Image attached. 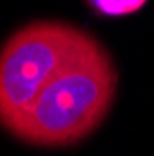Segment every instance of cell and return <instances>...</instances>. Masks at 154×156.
<instances>
[{"instance_id": "6da1fadb", "label": "cell", "mask_w": 154, "mask_h": 156, "mask_svg": "<svg viewBox=\"0 0 154 156\" xmlns=\"http://www.w3.org/2000/svg\"><path fill=\"white\" fill-rule=\"evenodd\" d=\"M117 69L89 35L35 99L15 138L37 147H69L95 132L117 93Z\"/></svg>"}, {"instance_id": "7a4b0ae2", "label": "cell", "mask_w": 154, "mask_h": 156, "mask_svg": "<svg viewBox=\"0 0 154 156\" xmlns=\"http://www.w3.org/2000/svg\"><path fill=\"white\" fill-rule=\"evenodd\" d=\"M89 34L60 21H37L17 30L0 48V125L11 136L35 99Z\"/></svg>"}, {"instance_id": "3957f363", "label": "cell", "mask_w": 154, "mask_h": 156, "mask_svg": "<svg viewBox=\"0 0 154 156\" xmlns=\"http://www.w3.org/2000/svg\"><path fill=\"white\" fill-rule=\"evenodd\" d=\"M149 0H87L91 9L102 17H124L139 11Z\"/></svg>"}]
</instances>
